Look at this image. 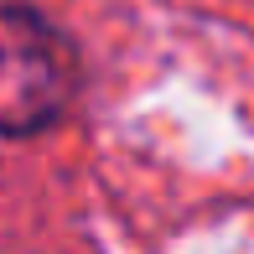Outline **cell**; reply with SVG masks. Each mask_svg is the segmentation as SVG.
<instances>
[{
  "mask_svg": "<svg viewBox=\"0 0 254 254\" xmlns=\"http://www.w3.org/2000/svg\"><path fill=\"white\" fill-rule=\"evenodd\" d=\"M73 47L26 5H0V135H37L67 109Z\"/></svg>",
  "mask_w": 254,
  "mask_h": 254,
  "instance_id": "6da1fadb",
  "label": "cell"
}]
</instances>
